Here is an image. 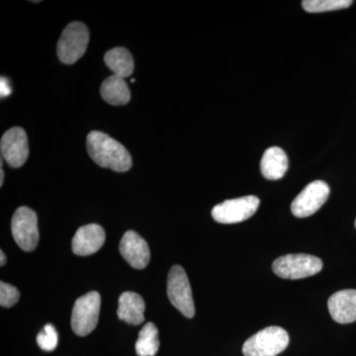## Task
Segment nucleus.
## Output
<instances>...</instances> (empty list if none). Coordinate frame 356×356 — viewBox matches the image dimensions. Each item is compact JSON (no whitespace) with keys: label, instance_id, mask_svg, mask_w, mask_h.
Instances as JSON below:
<instances>
[{"label":"nucleus","instance_id":"nucleus-1","mask_svg":"<svg viewBox=\"0 0 356 356\" xmlns=\"http://www.w3.org/2000/svg\"><path fill=\"white\" fill-rule=\"evenodd\" d=\"M86 147L95 163L117 172H126L132 168V158L125 147L107 134L92 131L88 134Z\"/></svg>","mask_w":356,"mask_h":356},{"label":"nucleus","instance_id":"nucleus-2","mask_svg":"<svg viewBox=\"0 0 356 356\" xmlns=\"http://www.w3.org/2000/svg\"><path fill=\"white\" fill-rule=\"evenodd\" d=\"M289 341V334L282 327H266L245 341L243 353L245 356H276L286 350Z\"/></svg>","mask_w":356,"mask_h":356},{"label":"nucleus","instance_id":"nucleus-3","mask_svg":"<svg viewBox=\"0 0 356 356\" xmlns=\"http://www.w3.org/2000/svg\"><path fill=\"white\" fill-rule=\"evenodd\" d=\"M273 269L276 275L284 280H302L320 273L323 261L311 254H287L275 259Z\"/></svg>","mask_w":356,"mask_h":356},{"label":"nucleus","instance_id":"nucleus-4","mask_svg":"<svg viewBox=\"0 0 356 356\" xmlns=\"http://www.w3.org/2000/svg\"><path fill=\"white\" fill-rule=\"evenodd\" d=\"M102 297L96 291L79 297L72 314V329L79 337H86L95 331L99 318Z\"/></svg>","mask_w":356,"mask_h":356},{"label":"nucleus","instance_id":"nucleus-5","mask_svg":"<svg viewBox=\"0 0 356 356\" xmlns=\"http://www.w3.org/2000/svg\"><path fill=\"white\" fill-rule=\"evenodd\" d=\"M89 41L88 27L81 22H72L65 28L58 43V57L65 65L77 62L86 53Z\"/></svg>","mask_w":356,"mask_h":356},{"label":"nucleus","instance_id":"nucleus-6","mask_svg":"<svg viewBox=\"0 0 356 356\" xmlns=\"http://www.w3.org/2000/svg\"><path fill=\"white\" fill-rule=\"evenodd\" d=\"M168 296L170 303L186 318L195 315L193 296L187 274L180 266L170 269L168 278Z\"/></svg>","mask_w":356,"mask_h":356},{"label":"nucleus","instance_id":"nucleus-7","mask_svg":"<svg viewBox=\"0 0 356 356\" xmlns=\"http://www.w3.org/2000/svg\"><path fill=\"white\" fill-rule=\"evenodd\" d=\"M11 232L16 243L25 252H32L39 243L38 219L30 208H18L11 221Z\"/></svg>","mask_w":356,"mask_h":356},{"label":"nucleus","instance_id":"nucleus-8","mask_svg":"<svg viewBox=\"0 0 356 356\" xmlns=\"http://www.w3.org/2000/svg\"><path fill=\"white\" fill-rule=\"evenodd\" d=\"M261 201L254 195L231 199L218 204L212 210L215 221L221 224H236L250 219L259 209Z\"/></svg>","mask_w":356,"mask_h":356},{"label":"nucleus","instance_id":"nucleus-9","mask_svg":"<svg viewBox=\"0 0 356 356\" xmlns=\"http://www.w3.org/2000/svg\"><path fill=\"white\" fill-rule=\"evenodd\" d=\"M329 185L322 180H316L307 185L291 204L293 215L297 218H307L315 214L329 198Z\"/></svg>","mask_w":356,"mask_h":356},{"label":"nucleus","instance_id":"nucleus-10","mask_svg":"<svg viewBox=\"0 0 356 356\" xmlns=\"http://www.w3.org/2000/svg\"><path fill=\"white\" fill-rule=\"evenodd\" d=\"M0 151L2 159L11 168H18L24 165L29 156V146L25 131L19 127L6 131L0 142Z\"/></svg>","mask_w":356,"mask_h":356},{"label":"nucleus","instance_id":"nucleus-11","mask_svg":"<svg viewBox=\"0 0 356 356\" xmlns=\"http://www.w3.org/2000/svg\"><path fill=\"white\" fill-rule=\"evenodd\" d=\"M120 252L123 259L136 269H144L151 259L149 245L136 232H126L120 242Z\"/></svg>","mask_w":356,"mask_h":356},{"label":"nucleus","instance_id":"nucleus-12","mask_svg":"<svg viewBox=\"0 0 356 356\" xmlns=\"http://www.w3.org/2000/svg\"><path fill=\"white\" fill-rule=\"evenodd\" d=\"M105 231L102 226L96 224L86 225L77 229L72 238V252L79 257L97 252L105 243Z\"/></svg>","mask_w":356,"mask_h":356},{"label":"nucleus","instance_id":"nucleus-13","mask_svg":"<svg viewBox=\"0 0 356 356\" xmlns=\"http://www.w3.org/2000/svg\"><path fill=\"white\" fill-rule=\"evenodd\" d=\"M332 318L339 324L356 322V290L346 289L334 293L327 301Z\"/></svg>","mask_w":356,"mask_h":356},{"label":"nucleus","instance_id":"nucleus-14","mask_svg":"<svg viewBox=\"0 0 356 356\" xmlns=\"http://www.w3.org/2000/svg\"><path fill=\"white\" fill-rule=\"evenodd\" d=\"M146 304L144 299L135 292H124L119 297L117 315L123 322L131 325H140L145 321Z\"/></svg>","mask_w":356,"mask_h":356},{"label":"nucleus","instance_id":"nucleus-15","mask_svg":"<svg viewBox=\"0 0 356 356\" xmlns=\"http://www.w3.org/2000/svg\"><path fill=\"white\" fill-rule=\"evenodd\" d=\"M287 170V154L281 147H271L264 152L261 159V170L266 179H281L284 177Z\"/></svg>","mask_w":356,"mask_h":356},{"label":"nucleus","instance_id":"nucleus-16","mask_svg":"<svg viewBox=\"0 0 356 356\" xmlns=\"http://www.w3.org/2000/svg\"><path fill=\"white\" fill-rule=\"evenodd\" d=\"M100 93L105 102L115 106L126 105L131 99L130 89L127 83L124 79L115 74L107 77L103 81Z\"/></svg>","mask_w":356,"mask_h":356},{"label":"nucleus","instance_id":"nucleus-17","mask_svg":"<svg viewBox=\"0 0 356 356\" xmlns=\"http://www.w3.org/2000/svg\"><path fill=\"white\" fill-rule=\"evenodd\" d=\"M105 64L113 72L115 76L122 79L130 76L134 72V60L130 51L125 48H115L107 51Z\"/></svg>","mask_w":356,"mask_h":356},{"label":"nucleus","instance_id":"nucleus-18","mask_svg":"<svg viewBox=\"0 0 356 356\" xmlns=\"http://www.w3.org/2000/svg\"><path fill=\"white\" fill-rule=\"evenodd\" d=\"M159 348L158 327L153 323H147L140 330L136 343V351L139 356H154Z\"/></svg>","mask_w":356,"mask_h":356},{"label":"nucleus","instance_id":"nucleus-19","mask_svg":"<svg viewBox=\"0 0 356 356\" xmlns=\"http://www.w3.org/2000/svg\"><path fill=\"white\" fill-rule=\"evenodd\" d=\"M353 3L351 0H304L302 6L307 13H321L348 8Z\"/></svg>","mask_w":356,"mask_h":356},{"label":"nucleus","instance_id":"nucleus-20","mask_svg":"<svg viewBox=\"0 0 356 356\" xmlns=\"http://www.w3.org/2000/svg\"><path fill=\"white\" fill-rule=\"evenodd\" d=\"M37 343L44 351L55 350L58 343V334L56 327L51 324L44 325L37 336Z\"/></svg>","mask_w":356,"mask_h":356},{"label":"nucleus","instance_id":"nucleus-21","mask_svg":"<svg viewBox=\"0 0 356 356\" xmlns=\"http://www.w3.org/2000/svg\"><path fill=\"white\" fill-rule=\"evenodd\" d=\"M20 293L13 285L2 281L0 283V305L4 308H10L19 301Z\"/></svg>","mask_w":356,"mask_h":356},{"label":"nucleus","instance_id":"nucleus-22","mask_svg":"<svg viewBox=\"0 0 356 356\" xmlns=\"http://www.w3.org/2000/svg\"><path fill=\"white\" fill-rule=\"evenodd\" d=\"M11 89L10 84H9V81H7L6 77H1V83H0V93H1V97H7V96L11 95Z\"/></svg>","mask_w":356,"mask_h":356},{"label":"nucleus","instance_id":"nucleus-23","mask_svg":"<svg viewBox=\"0 0 356 356\" xmlns=\"http://www.w3.org/2000/svg\"><path fill=\"white\" fill-rule=\"evenodd\" d=\"M6 264V254H4V252H0V266H4Z\"/></svg>","mask_w":356,"mask_h":356},{"label":"nucleus","instance_id":"nucleus-24","mask_svg":"<svg viewBox=\"0 0 356 356\" xmlns=\"http://www.w3.org/2000/svg\"><path fill=\"white\" fill-rule=\"evenodd\" d=\"M0 175H1V177H0V185L3 184V180H4V172L3 168H2V161H1V170H0Z\"/></svg>","mask_w":356,"mask_h":356},{"label":"nucleus","instance_id":"nucleus-25","mask_svg":"<svg viewBox=\"0 0 356 356\" xmlns=\"http://www.w3.org/2000/svg\"><path fill=\"white\" fill-rule=\"evenodd\" d=\"M355 228H356V220H355Z\"/></svg>","mask_w":356,"mask_h":356}]
</instances>
